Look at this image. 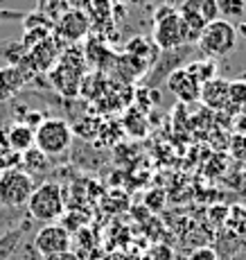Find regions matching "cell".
<instances>
[{"label": "cell", "mask_w": 246, "mask_h": 260, "mask_svg": "<svg viewBox=\"0 0 246 260\" xmlns=\"http://www.w3.org/2000/svg\"><path fill=\"white\" fill-rule=\"evenodd\" d=\"M5 143L9 149H14L16 154H23L27 149L34 147V129L27 127L25 122L14 120L7 129H5Z\"/></svg>", "instance_id": "obj_16"}, {"label": "cell", "mask_w": 246, "mask_h": 260, "mask_svg": "<svg viewBox=\"0 0 246 260\" xmlns=\"http://www.w3.org/2000/svg\"><path fill=\"white\" fill-rule=\"evenodd\" d=\"M50 163L52 161H50L43 152H39L37 147H32V149H27V152L21 154V168L32 179L34 177H45V174L50 172Z\"/></svg>", "instance_id": "obj_18"}, {"label": "cell", "mask_w": 246, "mask_h": 260, "mask_svg": "<svg viewBox=\"0 0 246 260\" xmlns=\"http://www.w3.org/2000/svg\"><path fill=\"white\" fill-rule=\"evenodd\" d=\"M29 222H34V219L27 215L21 229H18V226L16 229H9V231H5L3 236H0V260H9L14 253L18 251V247L23 244L25 233L29 231Z\"/></svg>", "instance_id": "obj_17"}, {"label": "cell", "mask_w": 246, "mask_h": 260, "mask_svg": "<svg viewBox=\"0 0 246 260\" xmlns=\"http://www.w3.org/2000/svg\"><path fill=\"white\" fill-rule=\"evenodd\" d=\"M43 260H79V256L73 251V249H68V251L52 253V256H48V258H43Z\"/></svg>", "instance_id": "obj_28"}, {"label": "cell", "mask_w": 246, "mask_h": 260, "mask_svg": "<svg viewBox=\"0 0 246 260\" xmlns=\"http://www.w3.org/2000/svg\"><path fill=\"white\" fill-rule=\"evenodd\" d=\"M179 7V16L183 25L188 27L192 41L197 43L199 37H201L203 27L210 25L213 21L219 18V7L217 0H181L177 5Z\"/></svg>", "instance_id": "obj_7"}, {"label": "cell", "mask_w": 246, "mask_h": 260, "mask_svg": "<svg viewBox=\"0 0 246 260\" xmlns=\"http://www.w3.org/2000/svg\"><path fill=\"white\" fill-rule=\"evenodd\" d=\"M152 41L160 50H174L181 46H197L188 27L179 16V7L172 3H158L152 9Z\"/></svg>", "instance_id": "obj_1"}, {"label": "cell", "mask_w": 246, "mask_h": 260, "mask_svg": "<svg viewBox=\"0 0 246 260\" xmlns=\"http://www.w3.org/2000/svg\"><path fill=\"white\" fill-rule=\"evenodd\" d=\"M52 34L63 43V46H75L82 39H86L90 34V18L84 9H75L70 7L61 16L54 21Z\"/></svg>", "instance_id": "obj_9"}, {"label": "cell", "mask_w": 246, "mask_h": 260, "mask_svg": "<svg viewBox=\"0 0 246 260\" xmlns=\"http://www.w3.org/2000/svg\"><path fill=\"white\" fill-rule=\"evenodd\" d=\"M63 48L66 46H63L54 34H50L45 41L37 43L34 48L27 50V57H25V61L21 63V66H25L27 71H32L34 75L50 73L54 68V63L59 61V57H61Z\"/></svg>", "instance_id": "obj_10"}, {"label": "cell", "mask_w": 246, "mask_h": 260, "mask_svg": "<svg viewBox=\"0 0 246 260\" xmlns=\"http://www.w3.org/2000/svg\"><path fill=\"white\" fill-rule=\"evenodd\" d=\"M107 260H127L124 256H113V258H107Z\"/></svg>", "instance_id": "obj_33"}, {"label": "cell", "mask_w": 246, "mask_h": 260, "mask_svg": "<svg viewBox=\"0 0 246 260\" xmlns=\"http://www.w3.org/2000/svg\"><path fill=\"white\" fill-rule=\"evenodd\" d=\"M68 5H73L75 9H84V12H86V7H88V3L90 0H66Z\"/></svg>", "instance_id": "obj_31"}, {"label": "cell", "mask_w": 246, "mask_h": 260, "mask_svg": "<svg viewBox=\"0 0 246 260\" xmlns=\"http://www.w3.org/2000/svg\"><path fill=\"white\" fill-rule=\"evenodd\" d=\"M66 211V199H63V190L54 181H43L41 186L34 188L32 197L27 202V215L34 222L52 224Z\"/></svg>", "instance_id": "obj_5"}, {"label": "cell", "mask_w": 246, "mask_h": 260, "mask_svg": "<svg viewBox=\"0 0 246 260\" xmlns=\"http://www.w3.org/2000/svg\"><path fill=\"white\" fill-rule=\"evenodd\" d=\"M242 111L246 109V79L228 82V111Z\"/></svg>", "instance_id": "obj_22"}, {"label": "cell", "mask_w": 246, "mask_h": 260, "mask_svg": "<svg viewBox=\"0 0 246 260\" xmlns=\"http://www.w3.org/2000/svg\"><path fill=\"white\" fill-rule=\"evenodd\" d=\"M9 260H43V256L37 251V247H34L32 242H23L21 247H18V251Z\"/></svg>", "instance_id": "obj_23"}, {"label": "cell", "mask_w": 246, "mask_h": 260, "mask_svg": "<svg viewBox=\"0 0 246 260\" xmlns=\"http://www.w3.org/2000/svg\"><path fill=\"white\" fill-rule=\"evenodd\" d=\"M199 100L213 111H224L228 109V82L222 77H213L210 82L201 84V95Z\"/></svg>", "instance_id": "obj_15"}, {"label": "cell", "mask_w": 246, "mask_h": 260, "mask_svg": "<svg viewBox=\"0 0 246 260\" xmlns=\"http://www.w3.org/2000/svg\"><path fill=\"white\" fill-rule=\"evenodd\" d=\"M194 52H199L197 46H181L174 50H160L154 66L145 73V86L158 88L160 84H163V79L167 82L169 75L177 71V68H183V63L188 61V59H192Z\"/></svg>", "instance_id": "obj_8"}, {"label": "cell", "mask_w": 246, "mask_h": 260, "mask_svg": "<svg viewBox=\"0 0 246 260\" xmlns=\"http://www.w3.org/2000/svg\"><path fill=\"white\" fill-rule=\"evenodd\" d=\"M185 66H188V71L192 73L201 84L210 82L213 77H217V61H213V59H199V61L185 63Z\"/></svg>", "instance_id": "obj_21"}, {"label": "cell", "mask_w": 246, "mask_h": 260, "mask_svg": "<svg viewBox=\"0 0 246 260\" xmlns=\"http://www.w3.org/2000/svg\"><path fill=\"white\" fill-rule=\"evenodd\" d=\"M34 188H37L34 179L21 166L0 172V208L16 211L21 206H27Z\"/></svg>", "instance_id": "obj_6"}, {"label": "cell", "mask_w": 246, "mask_h": 260, "mask_svg": "<svg viewBox=\"0 0 246 260\" xmlns=\"http://www.w3.org/2000/svg\"><path fill=\"white\" fill-rule=\"evenodd\" d=\"M0 57L9 66H21L25 61V57H27V48L18 39H7V41H0Z\"/></svg>", "instance_id": "obj_19"}, {"label": "cell", "mask_w": 246, "mask_h": 260, "mask_svg": "<svg viewBox=\"0 0 246 260\" xmlns=\"http://www.w3.org/2000/svg\"><path fill=\"white\" fill-rule=\"evenodd\" d=\"M152 3H158V0H129V5H131V7H138V9L149 7Z\"/></svg>", "instance_id": "obj_30"}, {"label": "cell", "mask_w": 246, "mask_h": 260, "mask_svg": "<svg viewBox=\"0 0 246 260\" xmlns=\"http://www.w3.org/2000/svg\"><path fill=\"white\" fill-rule=\"evenodd\" d=\"M73 143H75L73 127L61 116L43 118V122L34 129V147L39 152H43L50 161L63 156L73 147Z\"/></svg>", "instance_id": "obj_3"}, {"label": "cell", "mask_w": 246, "mask_h": 260, "mask_svg": "<svg viewBox=\"0 0 246 260\" xmlns=\"http://www.w3.org/2000/svg\"><path fill=\"white\" fill-rule=\"evenodd\" d=\"M111 3H115V5H127L129 0H111Z\"/></svg>", "instance_id": "obj_32"}, {"label": "cell", "mask_w": 246, "mask_h": 260, "mask_svg": "<svg viewBox=\"0 0 246 260\" xmlns=\"http://www.w3.org/2000/svg\"><path fill=\"white\" fill-rule=\"evenodd\" d=\"M32 244L37 247V251L41 253L43 258L52 256V253H61L70 249V233L66 226L61 224L52 222V224H45L43 229H39L37 236H34Z\"/></svg>", "instance_id": "obj_11"}, {"label": "cell", "mask_w": 246, "mask_h": 260, "mask_svg": "<svg viewBox=\"0 0 246 260\" xmlns=\"http://www.w3.org/2000/svg\"><path fill=\"white\" fill-rule=\"evenodd\" d=\"M122 54H129V57L138 59V61L145 63L147 71H149V68L154 66V61L158 59L160 48L152 41V39L143 37V34H135V37H131L127 43H124V52Z\"/></svg>", "instance_id": "obj_14"}, {"label": "cell", "mask_w": 246, "mask_h": 260, "mask_svg": "<svg viewBox=\"0 0 246 260\" xmlns=\"http://www.w3.org/2000/svg\"><path fill=\"white\" fill-rule=\"evenodd\" d=\"M86 75V57H84V50L77 46H66L59 57V61L54 63V68L48 73L50 86L54 88L61 98H75L79 95V86H82V79Z\"/></svg>", "instance_id": "obj_2"}, {"label": "cell", "mask_w": 246, "mask_h": 260, "mask_svg": "<svg viewBox=\"0 0 246 260\" xmlns=\"http://www.w3.org/2000/svg\"><path fill=\"white\" fill-rule=\"evenodd\" d=\"M165 84H167L169 93H172L177 100H181V102H185V104L197 102L199 95H201V82L188 71V66L177 68V71L167 77Z\"/></svg>", "instance_id": "obj_13"}, {"label": "cell", "mask_w": 246, "mask_h": 260, "mask_svg": "<svg viewBox=\"0 0 246 260\" xmlns=\"http://www.w3.org/2000/svg\"><path fill=\"white\" fill-rule=\"evenodd\" d=\"M7 118H9V102H0V132L7 127Z\"/></svg>", "instance_id": "obj_29"}, {"label": "cell", "mask_w": 246, "mask_h": 260, "mask_svg": "<svg viewBox=\"0 0 246 260\" xmlns=\"http://www.w3.org/2000/svg\"><path fill=\"white\" fill-rule=\"evenodd\" d=\"M149 260H172V251L167 247H154L152 253H149Z\"/></svg>", "instance_id": "obj_27"}, {"label": "cell", "mask_w": 246, "mask_h": 260, "mask_svg": "<svg viewBox=\"0 0 246 260\" xmlns=\"http://www.w3.org/2000/svg\"><path fill=\"white\" fill-rule=\"evenodd\" d=\"M237 27L233 23L224 21V18H217L210 25H205L201 37L197 41L199 52L203 54L205 59H213V61H222V59L230 57L237 48Z\"/></svg>", "instance_id": "obj_4"}, {"label": "cell", "mask_w": 246, "mask_h": 260, "mask_svg": "<svg viewBox=\"0 0 246 260\" xmlns=\"http://www.w3.org/2000/svg\"><path fill=\"white\" fill-rule=\"evenodd\" d=\"M230 152H233V156L237 158V161L246 163V134H239V136L233 138V143H230Z\"/></svg>", "instance_id": "obj_24"}, {"label": "cell", "mask_w": 246, "mask_h": 260, "mask_svg": "<svg viewBox=\"0 0 246 260\" xmlns=\"http://www.w3.org/2000/svg\"><path fill=\"white\" fill-rule=\"evenodd\" d=\"M37 79V75L27 71L25 66H0V102H9L18 93L23 91V86L32 84Z\"/></svg>", "instance_id": "obj_12"}, {"label": "cell", "mask_w": 246, "mask_h": 260, "mask_svg": "<svg viewBox=\"0 0 246 260\" xmlns=\"http://www.w3.org/2000/svg\"><path fill=\"white\" fill-rule=\"evenodd\" d=\"M190 260H217V253H215L213 249H208V247H199L197 251H192Z\"/></svg>", "instance_id": "obj_26"}, {"label": "cell", "mask_w": 246, "mask_h": 260, "mask_svg": "<svg viewBox=\"0 0 246 260\" xmlns=\"http://www.w3.org/2000/svg\"><path fill=\"white\" fill-rule=\"evenodd\" d=\"M158 3H165V0H158Z\"/></svg>", "instance_id": "obj_34"}, {"label": "cell", "mask_w": 246, "mask_h": 260, "mask_svg": "<svg viewBox=\"0 0 246 260\" xmlns=\"http://www.w3.org/2000/svg\"><path fill=\"white\" fill-rule=\"evenodd\" d=\"M25 14H27V12H23V9H0V25H5V23H21L25 18Z\"/></svg>", "instance_id": "obj_25"}, {"label": "cell", "mask_w": 246, "mask_h": 260, "mask_svg": "<svg viewBox=\"0 0 246 260\" xmlns=\"http://www.w3.org/2000/svg\"><path fill=\"white\" fill-rule=\"evenodd\" d=\"M219 7V18L233 23V21H242L244 12H246V0H217Z\"/></svg>", "instance_id": "obj_20"}]
</instances>
